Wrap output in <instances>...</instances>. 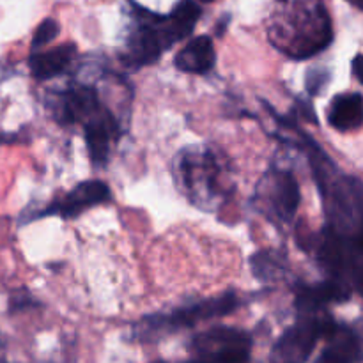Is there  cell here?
I'll list each match as a JSON object with an SVG mask.
<instances>
[{"instance_id":"cell-20","label":"cell","mask_w":363,"mask_h":363,"mask_svg":"<svg viewBox=\"0 0 363 363\" xmlns=\"http://www.w3.org/2000/svg\"><path fill=\"white\" fill-rule=\"evenodd\" d=\"M358 69H360V53H358V55L354 57V60H353V73H354V77L360 80V73H358Z\"/></svg>"},{"instance_id":"cell-16","label":"cell","mask_w":363,"mask_h":363,"mask_svg":"<svg viewBox=\"0 0 363 363\" xmlns=\"http://www.w3.org/2000/svg\"><path fill=\"white\" fill-rule=\"evenodd\" d=\"M328 124L337 131L358 130L363 123V98L360 92H342L330 101Z\"/></svg>"},{"instance_id":"cell-1","label":"cell","mask_w":363,"mask_h":363,"mask_svg":"<svg viewBox=\"0 0 363 363\" xmlns=\"http://www.w3.org/2000/svg\"><path fill=\"white\" fill-rule=\"evenodd\" d=\"M202 9L197 0H181L169 14L133 4V23L126 32L119 60L130 71L158 62L163 53L195 30Z\"/></svg>"},{"instance_id":"cell-8","label":"cell","mask_w":363,"mask_h":363,"mask_svg":"<svg viewBox=\"0 0 363 363\" xmlns=\"http://www.w3.org/2000/svg\"><path fill=\"white\" fill-rule=\"evenodd\" d=\"M254 339L236 326H213L197 333L190 342V354L204 362H247L252 357Z\"/></svg>"},{"instance_id":"cell-9","label":"cell","mask_w":363,"mask_h":363,"mask_svg":"<svg viewBox=\"0 0 363 363\" xmlns=\"http://www.w3.org/2000/svg\"><path fill=\"white\" fill-rule=\"evenodd\" d=\"M50 116L62 126L84 124L92 116L105 108L94 85L71 84L60 92H50L46 101Z\"/></svg>"},{"instance_id":"cell-7","label":"cell","mask_w":363,"mask_h":363,"mask_svg":"<svg viewBox=\"0 0 363 363\" xmlns=\"http://www.w3.org/2000/svg\"><path fill=\"white\" fill-rule=\"evenodd\" d=\"M333 325L335 319L326 311L298 312V321L277 340L272 351V360L307 362Z\"/></svg>"},{"instance_id":"cell-19","label":"cell","mask_w":363,"mask_h":363,"mask_svg":"<svg viewBox=\"0 0 363 363\" xmlns=\"http://www.w3.org/2000/svg\"><path fill=\"white\" fill-rule=\"evenodd\" d=\"M305 87H307V92L311 96H318L326 85L330 84V78H332V73L325 67H312V69L307 71L305 74Z\"/></svg>"},{"instance_id":"cell-14","label":"cell","mask_w":363,"mask_h":363,"mask_svg":"<svg viewBox=\"0 0 363 363\" xmlns=\"http://www.w3.org/2000/svg\"><path fill=\"white\" fill-rule=\"evenodd\" d=\"M78 50L74 43H66V45H59L55 48L50 50H39V52H32L30 59H28V67H30V74L34 80L45 82L52 80V78L60 77L77 60Z\"/></svg>"},{"instance_id":"cell-12","label":"cell","mask_w":363,"mask_h":363,"mask_svg":"<svg viewBox=\"0 0 363 363\" xmlns=\"http://www.w3.org/2000/svg\"><path fill=\"white\" fill-rule=\"evenodd\" d=\"M294 307L298 312L326 311V305L344 303L353 298V291L335 280H323L318 284H294Z\"/></svg>"},{"instance_id":"cell-11","label":"cell","mask_w":363,"mask_h":363,"mask_svg":"<svg viewBox=\"0 0 363 363\" xmlns=\"http://www.w3.org/2000/svg\"><path fill=\"white\" fill-rule=\"evenodd\" d=\"M82 126H84L85 144H87L91 163L96 169H103L108 163L113 145L119 142L121 135H123L121 121L117 119L112 110L105 106L91 119L85 121Z\"/></svg>"},{"instance_id":"cell-5","label":"cell","mask_w":363,"mask_h":363,"mask_svg":"<svg viewBox=\"0 0 363 363\" xmlns=\"http://www.w3.org/2000/svg\"><path fill=\"white\" fill-rule=\"evenodd\" d=\"M243 305L245 301L236 293L229 291L222 296L194 301V303L176 307L169 312L145 315L133 326L131 335L137 342H158V340L167 339L174 333L194 328L199 323L225 318Z\"/></svg>"},{"instance_id":"cell-17","label":"cell","mask_w":363,"mask_h":363,"mask_svg":"<svg viewBox=\"0 0 363 363\" xmlns=\"http://www.w3.org/2000/svg\"><path fill=\"white\" fill-rule=\"evenodd\" d=\"M289 262L284 252L261 250L250 257L252 273L261 282H279L289 275Z\"/></svg>"},{"instance_id":"cell-10","label":"cell","mask_w":363,"mask_h":363,"mask_svg":"<svg viewBox=\"0 0 363 363\" xmlns=\"http://www.w3.org/2000/svg\"><path fill=\"white\" fill-rule=\"evenodd\" d=\"M110 199H112V194H110L108 184L99 179H89L77 184L73 190L53 201L43 211L35 213V218L52 215L60 216L64 220H73L94 206L105 204Z\"/></svg>"},{"instance_id":"cell-15","label":"cell","mask_w":363,"mask_h":363,"mask_svg":"<svg viewBox=\"0 0 363 363\" xmlns=\"http://www.w3.org/2000/svg\"><path fill=\"white\" fill-rule=\"evenodd\" d=\"M174 64L179 71L188 74H208L216 64L215 43L209 35L202 34L191 38L174 57Z\"/></svg>"},{"instance_id":"cell-4","label":"cell","mask_w":363,"mask_h":363,"mask_svg":"<svg viewBox=\"0 0 363 363\" xmlns=\"http://www.w3.org/2000/svg\"><path fill=\"white\" fill-rule=\"evenodd\" d=\"M298 245L305 252L314 254L319 268L326 273V279L335 280L350 287L354 294L362 289V234H350L337 230L326 223L321 233L301 236Z\"/></svg>"},{"instance_id":"cell-13","label":"cell","mask_w":363,"mask_h":363,"mask_svg":"<svg viewBox=\"0 0 363 363\" xmlns=\"http://www.w3.org/2000/svg\"><path fill=\"white\" fill-rule=\"evenodd\" d=\"M326 346L323 350L319 363H360L362 362V337L353 326L337 323L325 337Z\"/></svg>"},{"instance_id":"cell-2","label":"cell","mask_w":363,"mask_h":363,"mask_svg":"<svg viewBox=\"0 0 363 363\" xmlns=\"http://www.w3.org/2000/svg\"><path fill=\"white\" fill-rule=\"evenodd\" d=\"M333 25L323 0H277L268 20V39L280 53L307 60L330 48Z\"/></svg>"},{"instance_id":"cell-18","label":"cell","mask_w":363,"mask_h":363,"mask_svg":"<svg viewBox=\"0 0 363 363\" xmlns=\"http://www.w3.org/2000/svg\"><path fill=\"white\" fill-rule=\"evenodd\" d=\"M59 32H60V27L55 20H52V18H46V20H43V23L35 28L34 38H32L30 53L39 52V50L45 48L46 45H50V43H52L53 39L59 35Z\"/></svg>"},{"instance_id":"cell-22","label":"cell","mask_w":363,"mask_h":363,"mask_svg":"<svg viewBox=\"0 0 363 363\" xmlns=\"http://www.w3.org/2000/svg\"><path fill=\"white\" fill-rule=\"evenodd\" d=\"M197 2H204L206 4V2H213V0H197Z\"/></svg>"},{"instance_id":"cell-6","label":"cell","mask_w":363,"mask_h":363,"mask_svg":"<svg viewBox=\"0 0 363 363\" xmlns=\"http://www.w3.org/2000/svg\"><path fill=\"white\" fill-rule=\"evenodd\" d=\"M252 202L269 222L291 225L301 202L296 176L282 167H272L259 181Z\"/></svg>"},{"instance_id":"cell-3","label":"cell","mask_w":363,"mask_h":363,"mask_svg":"<svg viewBox=\"0 0 363 363\" xmlns=\"http://www.w3.org/2000/svg\"><path fill=\"white\" fill-rule=\"evenodd\" d=\"M172 176L177 190L202 211L220 209L236 190L225 156L206 144L181 149L174 158Z\"/></svg>"},{"instance_id":"cell-21","label":"cell","mask_w":363,"mask_h":363,"mask_svg":"<svg viewBox=\"0 0 363 363\" xmlns=\"http://www.w3.org/2000/svg\"><path fill=\"white\" fill-rule=\"evenodd\" d=\"M347 2L353 4V6L357 7V9H362V7H363V0H347Z\"/></svg>"}]
</instances>
